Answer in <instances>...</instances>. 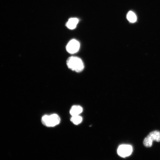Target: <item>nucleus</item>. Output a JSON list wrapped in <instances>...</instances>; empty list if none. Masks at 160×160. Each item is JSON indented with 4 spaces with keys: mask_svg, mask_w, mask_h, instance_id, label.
Segmentation results:
<instances>
[{
    "mask_svg": "<svg viewBox=\"0 0 160 160\" xmlns=\"http://www.w3.org/2000/svg\"><path fill=\"white\" fill-rule=\"evenodd\" d=\"M67 63L69 68L77 72L82 71L84 68L83 61L80 58L77 57L69 58L67 60Z\"/></svg>",
    "mask_w": 160,
    "mask_h": 160,
    "instance_id": "nucleus-1",
    "label": "nucleus"
},
{
    "mask_svg": "<svg viewBox=\"0 0 160 160\" xmlns=\"http://www.w3.org/2000/svg\"><path fill=\"white\" fill-rule=\"evenodd\" d=\"M61 122L59 116L56 114L45 115L42 118L43 124L48 127H54L58 125Z\"/></svg>",
    "mask_w": 160,
    "mask_h": 160,
    "instance_id": "nucleus-2",
    "label": "nucleus"
},
{
    "mask_svg": "<svg viewBox=\"0 0 160 160\" xmlns=\"http://www.w3.org/2000/svg\"><path fill=\"white\" fill-rule=\"evenodd\" d=\"M153 141L160 142V131H155L150 132L144 139L143 145L146 148L151 147Z\"/></svg>",
    "mask_w": 160,
    "mask_h": 160,
    "instance_id": "nucleus-3",
    "label": "nucleus"
},
{
    "mask_svg": "<svg viewBox=\"0 0 160 160\" xmlns=\"http://www.w3.org/2000/svg\"><path fill=\"white\" fill-rule=\"evenodd\" d=\"M133 152L132 147L131 145L123 144L119 146L117 153L120 157L125 158L131 155Z\"/></svg>",
    "mask_w": 160,
    "mask_h": 160,
    "instance_id": "nucleus-4",
    "label": "nucleus"
},
{
    "mask_svg": "<svg viewBox=\"0 0 160 160\" xmlns=\"http://www.w3.org/2000/svg\"><path fill=\"white\" fill-rule=\"evenodd\" d=\"M80 44L79 42L75 39H72L68 43L66 49L68 52L74 54L77 52L80 48Z\"/></svg>",
    "mask_w": 160,
    "mask_h": 160,
    "instance_id": "nucleus-5",
    "label": "nucleus"
},
{
    "mask_svg": "<svg viewBox=\"0 0 160 160\" xmlns=\"http://www.w3.org/2000/svg\"><path fill=\"white\" fill-rule=\"evenodd\" d=\"M82 111L83 108L81 106L75 105L71 108L70 113L72 116L79 115Z\"/></svg>",
    "mask_w": 160,
    "mask_h": 160,
    "instance_id": "nucleus-6",
    "label": "nucleus"
},
{
    "mask_svg": "<svg viewBox=\"0 0 160 160\" xmlns=\"http://www.w3.org/2000/svg\"><path fill=\"white\" fill-rule=\"evenodd\" d=\"M79 22V20L77 18H71L70 19L67 23V27L70 29L75 28Z\"/></svg>",
    "mask_w": 160,
    "mask_h": 160,
    "instance_id": "nucleus-7",
    "label": "nucleus"
},
{
    "mask_svg": "<svg viewBox=\"0 0 160 160\" xmlns=\"http://www.w3.org/2000/svg\"><path fill=\"white\" fill-rule=\"evenodd\" d=\"M71 121L74 124L78 125L82 121V118L80 115L73 116H72Z\"/></svg>",
    "mask_w": 160,
    "mask_h": 160,
    "instance_id": "nucleus-8",
    "label": "nucleus"
},
{
    "mask_svg": "<svg viewBox=\"0 0 160 160\" xmlns=\"http://www.w3.org/2000/svg\"><path fill=\"white\" fill-rule=\"evenodd\" d=\"M127 18L131 23H134L137 20V16L132 11H130L128 13Z\"/></svg>",
    "mask_w": 160,
    "mask_h": 160,
    "instance_id": "nucleus-9",
    "label": "nucleus"
}]
</instances>
